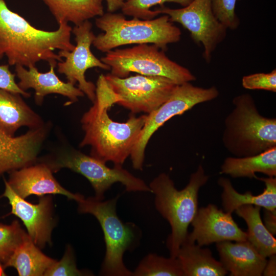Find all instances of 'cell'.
Listing matches in <instances>:
<instances>
[{"label":"cell","instance_id":"cell-1","mask_svg":"<svg viewBox=\"0 0 276 276\" xmlns=\"http://www.w3.org/2000/svg\"><path fill=\"white\" fill-rule=\"evenodd\" d=\"M96 87L93 105L81 120L85 134L79 146H90V155L103 163L122 166L139 139L147 114L136 117L132 113L125 122L112 120L107 110L116 99L104 75L99 76Z\"/></svg>","mask_w":276,"mask_h":276},{"label":"cell","instance_id":"cell-2","mask_svg":"<svg viewBox=\"0 0 276 276\" xmlns=\"http://www.w3.org/2000/svg\"><path fill=\"white\" fill-rule=\"evenodd\" d=\"M58 25L54 31L38 29L0 0V52L10 65L29 67L41 60L49 64L62 61L54 51H72L75 45L71 41L72 27L68 23Z\"/></svg>","mask_w":276,"mask_h":276},{"label":"cell","instance_id":"cell-3","mask_svg":"<svg viewBox=\"0 0 276 276\" xmlns=\"http://www.w3.org/2000/svg\"><path fill=\"white\" fill-rule=\"evenodd\" d=\"M201 165L190 176L187 185L178 190L170 176L164 173L159 174L149 187L154 195L156 210L169 222L171 233L166 245L170 257L176 258L178 251L188 235V227L194 219L198 208L200 189L208 181Z\"/></svg>","mask_w":276,"mask_h":276},{"label":"cell","instance_id":"cell-4","mask_svg":"<svg viewBox=\"0 0 276 276\" xmlns=\"http://www.w3.org/2000/svg\"><path fill=\"white\" fill-rule=\"evenodd\" d=\"M234 109L226 117L222 143L235 157L259 154L276 146V119L260 114L252 97L234 98Z\"/></svg>","mask_w":276,"mask_h":276},{"label":"cell","instance_id":"cell-5","mask_svg":"<svg viewBox=\"0 0 276 276\" xmlns=\"http://www.w3.org/2000/svg\"><path fill=\"white\" fill-rule=\"evenodd\" d=\"M95 24L104 32L96 36L93 45L102 52L131 44H155L165 51L167 45L178 42L181 32L167 15L143 20L127 19L124 14L107 12L98 16Z\"/></svg>","mask_w":276,"mask_h":276},{"label":"cell","instance_id":"cell-6","mask_svg":"<svg viewBox=\"0 0 276 276\" xmlns=\"http://www.w3.org/2000/svg\"><path fill=\"white\" fill-rule=\"evenodd\" d=\"M119 196L104 201L94 197L78 202V211L93 215L99 222L104 234L106 250L100 274L105 276H133L123 261L127 250L137 246L142 236L141 230L134 223H124L116 212Z\"/></svg>","mask_w":276,"mask_h":276},{"label":"cell","instance_id":"cell-7","mask_svg":"<svg viewBox=\"0 0 276 276\" xmlns=\"http://www.w3.org/2000/svg\"><path fill=\"white\" fill-rule=\"evenodd\" d=\"M38 161L47 165L53 173L68 168L84 176L95 191L94 197L99 200H104L105 193L116 182L124 185L129 192L151 193L149 185L122 166L109 168L106 163L73 148L62 150Z\"/></svg>","mask_w":276,"mask_h":276},{"label":"cell","instance_id":"cell-8","mask_svg":"<svg viewBox=\"0 0 276 276\" xmlns=\"http://www.w3.org/2000/svg\"><path fill=\"white\" fill-rule=\"evenodd\" d=\"M165 52L155 44H140L112 50L100 60L109 66L111 74L120 78L127 77L134 72L164 77L177 84L196 80L189 70L171 60Z\"/></svg>","mask_w":276,"mask_h":276},{"label":"cell","instance_id":"cell-9","mask_svg":"<svg viewBox=\"0 0 276 276\" xmlns=\"http://www.w3.org/2000/svg\"><path fill=\"white\" fill-rule=\"evenodd\" d=\"M214 86L203 88L190 82L178 84L168 99L158 108L147 114L139 139L130 154L133 168L142 170L145 151L152 135L173 117L183 114L198 104L213 100L219 95Z\"/></svg>","mask_w":276,"mask_h":276},{"label":"cell","instance_id":"cell-10","mask_svg":"<svg viewBox=\"0 0 276 276\" xmlns=\"http://www.w3.org/2000/svg\"><path fill=\"white\" fill-rule=\"evenodd\" d=\"M104 77L116 96V103L133 114H149L155 110L168 100L178 85L161 76L138 74L120 78L109 73Z\"/></svg>","mask_w":276,"mask_h":276},{"label":"cell","instance_id":"cell-11","mask_svg":"<svg viewBox=\"0 0 276 276\" xmlns=\"http://www.w3.org/2000/svg\"><path fill=\"white\" fill-rule=\"evenodd\" d=\"M170 20L180 24L190 33L192 39L203 46L202 56L207 63L217 47L226 37L227 29L215 16L210 0H192L179 9L161 7L156 9Z\"/></svg>","mask_w":276,"mask_h":276},{"label":"cell","instance_id":"cell-12","mask_svg":"<svg viewBox=\"0 0 276 276\" xmlns=\"http://www.w3.org/2000/svg\"><path fill=\"white\" fill-rule=\"evenodd\" d=\"M92 24L89 20L75 25L72 32L75 35L76 45L72 51L61 50L58 53L65 60L57 63L58 73L64 74L67 82L75 85L94 103L96 99V85L86 80V71L89 68L99 67L110 70L109 66L97 58L91 52L90 46L96 35L92 31Z\"/></svg>","mask_w":276,"mask_h":276},{"label":"cell","instance_id":"cell-13","mask_svg":"<svg viewBox=\"0 0 276 276\" xmlns=\"http://www.w3.org/2000/svg\"><path fill=\"white\" fill-rule=\"evenodd\" d=\"M5 189L1 197H6L11 207V214L18 217L26 226L28 234L39 248L52 245L51 235L55 226L52 199L40 196L37 204L30 203L17 195L4 179Z\"/></svg>","mask_w":276,"mask_h":276},{"label":"cell","instance_id":"cell-14","mask_svg":"<svg viewBox=\"0 0 276 276\" xmlns=\"http://www.w3.org/2000/svg\"><path fill=\"white\" fill-rule=\"evenodd\" d=\"M191 224L193 231L186 240L200 246L225 241L247 240V233L238 226L232 214L214 204L198 209Z\"/></svg>","mask_w":276,"mask_h":276},{"label":"cell","instance_id":"cell-15","mask_svg":"<svg viewBox=\"0 0 276 276\" xmlns=\"http://www.w3.org/2000/svg\"><path fill=\"white\" fill-rule=\"evenodd\" d=\"M50 127L44 124L18 136L0 131V176L36 163Z\"/></svg>","mask_w":276,"mask_h":276},{"label":"cell","instance_id":"cell-16","mask_svg":"<svg viewBox=\"0 0 276 276\" xmlns=\"http://www.w3.org/2000/svg\"><path fill=\"white\" fill-rule=\"evenodd\" d=\"M53 173L47 165L37 162L9 172L6 181L12 190L24 199L32 195L61 194L78 202L85 198L80 194L73 193L64 189L54 178Z\"/></svg>","mask_w":276,"mask_h":276},{"label":"cell","instance_id":"cell-17","mask_svg":"<svg viewBox=\"0 0 276 276\" xmlns=\"http://www.w3.org/2000/svg\"><path fill=\"white\" fill-rule=\"evenodd\" d=\"M57 64H49L50 70L44 73L39 72L36 66H30L27 70L22 65H15L16 76L19 79V87L25 91L34 89L35 102L38 105L42 104L44 97L49 94H57L68 98L70 101L66 105L78 101L79 97L84 96L75 85L64 82L58 77L54 71Z\"/></svg>","mask_w":276,"mask_h":276},{"label":"cell","instance_id":"cell-18","mask_svg":"<svg viewBox=\"0 0 276 276\" xmlns=\"http://www.w3.org/2000/svg\"><path fill=\"white\" fill-rule=\"evenodd\" d=\"M220 262L231 276H260L267 262L247 241L216 243Z\"/></svg>","mask_w":276,"mask_h":276},{"label":"cell","instance_id":"cell-19","mask_svg":"<svg viewBox=\"0 0 276 276\" xmlns=\"http://www.w3.org/2000/svg\"><path fill=\"white\" fill-rule=\"evenodd\" d=\"M20 95L0 88V131L11 136L21 127L36 129L44 125Z\"/></svg>","mask_w":276,"mask_h":276},{"label":"cell","instance_id":"cell-20","mask_svg":"<svg viewBox=\"0 0 276 276\" xmlns=\"http://www.w3.org/2000/svg\"><path fill=\"white\" fill-rule=\"evenodd\" d=\"M256 178L263 181L265 186L263 192L258 195H253L250 191L239 193L228 178L221 177L218 179V184L222 188V205L225 212L232 214L239 207L244 205H254L268 210H276L275 177H256Z\"/></svg>","mask_w":276,"mask_h":276},{"label":"cell","instance_id":"cell-21","mask_svg":"<svg viewBox=\"0 0 276 276\" xmlns=\"http://www.w3.org/2000/svg\"><path fill=\"white\" fill-rule=\"evenodd\" d=\"M176 258L183 276H224L228 273L220 261L213 256L211 250L185 240Z\"/></svg>","mask_w":276,"mask_h":276},{"label":"cell","instance_id":"cell-22","mask_svg":"<svg viewBox=\"0 0 276 276\" xmlns=\"http://www.w3.org/2000/svg\"><path fill=\"white\" fill-rule=\"evenodd\" d=\"M268 177L276 176V146L259 154L245 157H227L221 166V174L233 178H256V173Z\"/></svg>","mask_w":276,"mask_h":276},{"label":"cell","instance_id":"cell-23","mask_svg":"<svg viewBox=\"0 0 276 276\" xmlns=\"http://www.w3.org/2000/svg\"><path fill=\"white\" fill-rule=\"evenodd\" d=\"M56 261L42 253L28 234L4 266L15 268L20 276H41Z\"/></svg>","mask_w":276,"mask_h":276},{"label":"cell","instance_id":"cell-24","mask_svg":"<svg viewBox=\"0 0 276 276\" xmlns=\"http://www.w3.org/2000/svg\"><path fill=\"white\" fill-rule=\"evenodd\" d=\"M42 1L58 24L71 22L78 25L104 13L103 0Z\"/></svg>","mask_w":276,"mask_h":276},{"label":"cell","instance_id":"cell-25","mask_svg":"<svg viewBox=\"0 0 276 276\" xmlns=\"http://www.w3.org/2000/svg\"><path fill=\"white\" fill-rule=\"evenodd\" d=\"M261 209L259 206L244 205L235 212L247 224V240L261 255L267 258L276 254V240L261 219Z\"/></svg>","mask_w":276,"mask_h":276},{"label":"cell","instance_id":"cell-26","mask_svg":"<svg viewBox=\"0 0 276 276\" xmlns=\"http://www.w3.org/2000/svg\"><path fill=\"white\" fill-rule=\"evenodd\" d=\"M133 276H183L178 259L150 253L139 263Z\"/></svg>","mask_w":276,"mask_h":276},{"label":"cell","instance_id":"cell-27","mask_svg":"<svg viewBox=\"0 0 276 276\" xmlns=\"http://www.w3.org/2000/svg\"><path fill=\"white\" fill-rule=\"evenodd\" d=\"M27 235L17 220L9 225L0 223V261L4 266Z\"/></svg>","mask_w":276,"mask_h":276},{"label":"cell","instance_id":"cell-28","mask_svg":"<svg viewBox=\"0 0 276 276\" xmlns=\"http://www.w3.org/2000/svg\"><path fill=\"white\" fill-rule=\"evenodd\" d=\"M192 0H127L121 8L123 14L143 20L152 19L159 14L157 10H151L153 6L163 7L166 3H175L183 7L188 5Z\"/></svg>","mask_w":276,"mask_h":276},{"label":"cell","instance_id":"cell-29","mask_svg":"<svg viewBox=\"0 0 276 276\" xmlns=\"http://www.w3.org/2000/svg\"><path fill=\"white\" fill-rule=\"evenodd\" d=\"M88 270H79L76 265L74 250L70 245L66 246L62 259L56 261L45 272L47 276L92 275Z\"/></svg>","mask_w":276,"mask_h":276},{"label":"cell","instance_id":"cell-30","mask_svg":"<svg viewBox=\"0 0 276 276\" xmlns=\"http://www.w3.org/2000/svg\"><path fill=\"white\" fill-rule=\"evenodd\" d=\"M212 11L218 20L227 29H237L240 20L235 12L238 0H210Z\"/></svg>","mask_w":276,"mask_h":276},{"label":"cell","instance_id":"cell-31","mask_svg":"<svg viewBox=\"0 0 276 276\" xmlns=\"http://www.w3.org/2000/svg\"><path fill=\"white\" fill-rule=\"evenodd\" d=\"M242 85L247 89H261L276 92V70L268 73H258L243 77Z\"/></svg>","mask_w":276,"mask_h":276},{"label":"cell","instance_id":"cell-32","mask_svg":"<svg viewBox=\"0 0 276 276\" xmlns=\"http://www.w3.org/2000/svg\"><path fill=\"white\" fill-rule=\"evenodd\" d=\"M3 55L0 52V59ZM15 75L10 71L9 64L0 65V88L29 98L30 94L19 87L15 82Z\"/></svg>","mask_w":276,"mask_h":276},{"label":"cell","instance_id":"cell-33","mask_svg":"<svg viewBox=\"0 0 276 276\" xmlns=\"http://www.w3.org/2000/svg\"><path fill=\"white\" fill-rule=\"evenodd\" d=\"M264 224L273 235L276 233V210L271 211L264 209Z\"/></svg>","mask_w":276,"mask_h":276},{"label":"cell","instance_id":"cell-34","mask_svg":"<svg viewBox=\"0 0 276 276\" xmlns=\"http://www.w3.org/2000/svg\"><path fill=\"white\" fill-rule=\"evenodd\" d=\"M262 275L265 276L276 275V256L275 254L269 257V260L264 269Z\"/></svg>","mask_w":276,"mask_h":276},{"label":"cell","instance_id":"cell-35","mask_svg":"<svg viewBox=\"0 0 276 276\" xmlns=\"http://www.w3.org/2000/svg\"><path fill=\"white\" fill-rule=\"evenodd\" d=\"M104 1V0H103ZM107 3V11L113 13L121 9L125 1L127 0H105Z\"/></svg>","mask_w":276,"mask_h":276},{"label":"cell","instance_id":"cell-36","mask_svg":"<svg viewBox=\"0 0 276 276\" xmlns=\"http://www.w3.org/2000/svg\"><path fill=\"white\" fill-rule=\"evenodd\" d=\"M5 269L3 263L0 261V276L6 275L4 271Z\"/></svg>","mask_w":276,"mask_h":276}]
</instances>
